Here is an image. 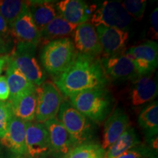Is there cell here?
<instances>
[{
	"instance_id": "obj_1",
	"label": "cell",
	"mask_w": 158,
	"mask_h": 158,
	"mask_svg": "<svg viewBox=\"0 0 158 158\" xmlns=\"http://www.w3.org/2000/svg\"><path fill=\"white\" fill-rule=\"evenodd\" d=\"M108 83L100 59L77 53L76 59L54 84L64 96L70 97L92 89L105 88Z\"/></svg>"
},
{
	"instance_id": "obj_2",
	"label": "cell",
	"mask_w": 158,
	"mask_h": 158,
	"mask_svg": "<svg viewBox=\"0 0 158 158\" xmlns=\"http://www.w3.org/2000/svg\"><path fill=\"white\" fill-rule=\"evenodd\" d=\"M70 102L90 121L100 124L108 117L113 106V98L106 88L80 92L69 98Z\"/></svg>"
},
{
	"instance_id": "obj_3",
	"label": "cell",
	"mask_w": 158,
	"mask_h": 158,
	"mask_svg": "<svg viewBox=\"0 0 158 158\" xmlns=\"http://www.w3.org/2000/svg\"><path fill=\"white\" fill-rule=\"evenodd\" d=\"M77 51L70 38H62L46 43L40 53V62L49 74L56 78L72 64Z\"/></svg>"
},
{
	"instance_id": "obj_4",
	"label": "cell",
	"mask_w": 158,
	"mask_h": 158,
	"mask_svg": "<svg viewBox=\"0 0 158 158\" xmlns=\"http://www.w3.org/2000/svg\"><path fill=\"white\" fill-rule=\"evenodd\" d=\"M36 48L34 45L15 42V48L7 56L29 81L39 86L45 82V75L37 59Z\"/></svg>"
},
{
	"instance_id": "obj_5",
	"label": "cell",
	"mask_w": 158,
	"mask_h": 158,
	"mask_svg": "<svg viewBox=\"0 0 158 158\" xmlns=\"http://www.w3.org/2000/svg\"><path fill=\"white\" fill-rule=\"evenodd\" d=\"M57 116L77 146L90 142L92 139L94 128L92 122L75 108L70 101H62Z\"/></svg>"
},
{
	"instance_id": "obj_6",
	"label": "cell",
	"mask_w": 158,
	"mask_h": 158,
	"mask_svg": "<svg viewBox=\"0 0 158 158\" xmlns=\"http://www.w3.org/2000/svg\"><path fill=\"white\" fill-rule=\"evenodd\" d=\"M37 108L35 118L37 122L44 124L58 115L63 101L62 95L54 83L43 82L37 86Z\"/></svg>"
},
{
	"instance_id": "obj_7",
	"label": "cell",
	"mask_w": 158,
	"mask_h": 158,
	"mask_svg": "<svg viewBox=\"0 0 158 158\" xmlns=\"http://www.w3.org/2000/svg\"><path fill=\"white\" fill-rule=\"evenodd\" d=\"M94 27H115L126 30L132 18L124 10L122 3L116 1H106L100 5L90 17Z\"/></svg>"
},
{
	"instance_id": "obj_8",
	"label": "cell",
	"mask_w": 158,
	"mask_h": 158,
	"mask_svg": "<svg viewBox=\"0 0 158 158\" xmlns=\"http://www.w3.org/2000/svg\"><path fill=\"white\" fill-rule=\"evenodd\" d=\"M131 59L138 77L152 73L158 64V45L155 40H147L124 51Z\"/></svg>"
},
{
	"instance_id": "obj_9",
	"label": "cell",
	"mask_w": 158,
	"mask_h": 158,
	"mask_svg": "<svg viewBox=\"0 0 158 158\" xmlns=\"http://www.w3.org/2000/svg\"><path fill=\"white\" fill-rule=\"evenodd\" d=\"M26 154L29 158H44L51 153L50 140L44 124L26 122Z\"/></svg>"
},
{
	"instance_id": "obj_10",
	"label": "cell",
	"mask_w": 158,
	"mask_h": 158,
	"mask_svg": "<svg viewBox=\"0 0 158 158\" xmlns=\"http://www.w3.org/2000/svg\"><path fill=\"white\" fill-rule=\"evenodd\" d=\"M10 28L12 37L15 42L27 43L37 47L41 42L40 31L33 21L28 2Z\"/></svg>"
},
{
	"instance_id": "obj_11",
	"label": "cell",
	"mask_w": 158,
	"mask_h": 158,
	"mask_svg": "<svg viewBox=\"0 0 158 158\" xmlns=\"http://www.w3.org/2000/svg\"><path fill=\"white\" fill-rule=\"evenodd\" d=\"M100 62L106 77L115 81H124L138 78L133 62L122 51L118 54L106 56Z\"/></svg>"
},
{
	"instance_id": "obj_12",
	"label": "cell",
	"mask_w": 158,
	"mask_h": 158,
	"mask_svg": "<svg viewBox=\"0 0 158 158\" xmlns=\"http://www.w3.org/2000/svg\"><path fill=\"white\" fill-rule=\"evenodd\" d=\"M73 37L78 53L97 57L102 52L96 29L88 21L77 26Z\"/></svg>"
},
{
	"instance_id": "obj_13",
	"label": "cell",
	"mask_w": 158,
	"mask_h": 158,
	"mask_svg": "<svg viewBox=\"0 0 158 158\" xmlns=\"http://www.w3.org/2000/svg\"><path fill=\"white\" fill-rule=\"evenodd\" d=\"M48 130L51 153L64 157L76 147V143L63 124L55 118L44 123Z\"/></svg>"
},
{
	"instance_id": "obj_14",
	"label": "cell",
	"mask_w": 158,
	"mask_h": 158,
	"mask_svg": "<svg viewBox=\"0 0 158 158\" xmlns=\"http://www.w3.org/2000/svg\"><path fill=\"white\" fill-rule=\"evenodd\" d=\"M96 31L102 52L106 56L118 54L124 51L129 39L127 31L106 27H98Z\"/></svg>"
},
{
	"instance_id": "obj_15",
	"label": "cell",
	"mask_w": 158,
	"mask_h": 158,
	"mask_svg": "<svg viewBox=\"0 0 158 158\" xmlns=\"http://www.w3.org/2000/svg\"><path fill=\"white\" fill-rule=\"evenodd\" d=\"M129 127L130 119L127 114L122 108H116L105 123L103 141L101 145L102 149L106 151Z\"/></svg>"
},
{
	"instance_id": "obj_16",
	"label": "cell",
	"mask_w": 158,
	"mask_h": 158,
	"mask_svg": "<svg viewBox=\"0 0 158 158\" xmlns=\"http://www.w3.org/2000/svg\"><path fill=\"white\" fill-rule=\"evenodd\" d=\"M26 122L13 115L7 131L0 141L2 145L19 155L26 154Z\"/></svg>"
},
{
	"instance_id": "obj_17",
	"label": "cell",
	"mask_w": 158,
	"mask_h": 158,
	"mask_svg": "<svg viewBox=\"0 0 158 158\" xmlns=\"http://www.w3.org/2000/svg\"><path fill=\"white\" fill-rule=\"evenodd\" d=\"M59 15L76 26L87 22L91 10L87 4L81 0H63L56 3Z\"/></svg>"
},
{
	"instance_id": "obj_18",
	"label": "cell",
	"mask_w": 158,
	"mask_h": 158,
	"mask_svg": "<svg viewBox=\"0 0 158 158\" xmlns=\"http://www.w3.org/2000/svg\"><path fill=\"white\" fill-rule=\"evenodd\" d=\"M157 93V82L152 73L138 77L130 92L131 103L135 106H141L154 100Z\"/></svg>"
},
{
	"instance_id": "obj_19",
	"label": "cell",
	"mask_w": 158,
	"mask_h": 158,
	"mask_svg": "<svg viewBox=\"0 0 158 158\" xmlns=\"http://www.w3.org/2000/svg\"><path fill=\"white\" fill-rule=\"evenodd\" d=\"M7 70H6V79L10 91L8 100H14L18 97L35 90L37 86L31 83L18 69L13 64L7 56Z\"/></svg>"
},
{
	"instance_id": "obj_20",
	"label": "cell",
	"mask_w": 158,
	"mask_h": 158,
	"mask_svg": "<svg viewBox=\"0 0 158 158\" xmlns=\"http://www.w3.org/2000/svg\"><path fill=\"white\" fill-rule=\"evenodd\" d=\"M37 89L14 100H8L15 117L24 122H32L35 118L37 108Z\"/></svg>"
},
{
	"instance_id": "obj_21",
	"label": "cell",
	"mask_w": 158,
	"mask_h": 158,
	"mask_svg": "<svg viewBox=\"0 0 158 158\" xmlns=\"http://www.w3.org/2000/svg\"><path fill=\"white\" fill-rule=\"evenodd\" d=\"M27 2L33 21L40 31L59 15L56 2L36 0Z\"/></svg>"
},
{
	"instance_id": "obj_22",
	"label": "cell",
	"mask_w": 158,
	"mask_h": 158,
	"mask_svg": "<svg viewBox=\"0 0 158 158\" xmlns=\"http://www.w3.org/2000/svg\"><path fill=\"white\" fill-rule=\"evenodd\" d=\"M77 26L70 23L58 15L40 31L41 42L46 44L55 40L69 38L73 36Z\"/></svg>"
},
{
	"instance_id": "obj_23",
	"label": "cell",
	"mask_w": 158,
	"mask_h": 158,
	"mask_svg": "<svg viewBox=\"0 0 158 158\" xmlns=\"http://www.w3.org/2000/svg\"><path fill=\"white\" fill-rule=\"evenodd\" d=\"M138 124L148 140L154 139L158 133V103L157 101L148 105L138 116Z\"/></svg>"
},
{
	"instance_id": "obj_24",
	"label": "cell",
	"mask_w": 158,
	"mask_h": 158,
	"mask_svg": "<svg viewBox=\"0 0 158 158\" xmlns=\"http://www.w3.org/2000/svg\"><path fill=\"white\" fill-rule=\"evenodd\" d=\"M140 144L139 138L133 127L127 128L106 151L104 158H114Z\"/></svg>"
},
{
	"instance_id": "obj_25",
	"label": "cell",
	"mask_w": 158,
	"mask_h": 158,
	"mask_svg": "<svg viewBox=\"0 0 158 158\" xmlns=\"http://www.w3.org/2000/svg\"><path fill=\"white\" fill-rule=\"evenodd\" d=\"M105 154L101 145L90 141L76 146L63 158H104Z\"/></svg>"
},
{
	"instance_id": "obj_26",
	"label": "cell",
	"mask_w": 158,
	"mask_h": 158,
	"mask_svg": "<svg viewBox=\"0 0 158 158\" xmlns=\"http://www.w3.org/2000/svg\"><path fill=\"white\" fill-rule=\"evenodd\" d=\"M27 4V1L0 0V15L7 21L9 27L19 16Z\"/></svg>"
},
{
	"instance_id": "obj_27",
	"label": "cell",
	"mask_w": 158,
	"mask_h": 158,
	"mask_svg": "<svg viewBox=\"0 0 158 158\" xmlns=\"http://www.w3.org/2000/svg\"><path fill=\"white\" fill-rule=\"evenodd\" d=\"M121 3L131 18L136 20H141L143 18L147 7L146 0H126Z\"/></svg>"
},
{
	"instance_id": "obj_28",
	"label": "cell",
	"mask_w": 158,
	"mask_h": 158,
	"mask_svg": "<svg viewBox=\"0 0 158 158\" xmlns=\"http://www.w3.org/2000/svg\"><path fill=\"white\" fill-rule=\"evenodd\" d=\"M13 116V114L10 102L8 101H0V139L7 131Z\"/></svg>"
},
{
	"instance_id": "obj_29",
	"label": "cell",
	"mask_w": 158,
	"mask_h": 158,
	"mask_svg": "<svg viewBox=\"0 0 158 158\" xmlns=\"http://www.w3.org/2000/svg\"><path fill=\"white\" fill-rule=\"evenodd\" d=\"M114 158H155V155L149 148L138 144Z\"/></svg>"
},
{
	"instance_id": "obj_30",
	"label": "cell",
	"mask_w": 158,
	"mask_h": 158,
	"mask_svg": "<svg viewBox=\"0 0 158 158\" xmlns=\"http://www.w3.org/2000/svg\"><path fill=\"white\" fill-rule=\"evenodd\" d=\"M149 35L152 40L158 39V9L157 7L154 10L150 18V27Z\"/></svg>"
},
{
	"instance_id": "obj_31",
	"label": "cell",
	"mask_w": 158,
	"mask_h": 158,
	"mask_svg": "<svg viewBox=\"0 0 158 158\" xmlns=\"http://www.w3.org/2000/svg\"><path fill=\"white\" fill-rule=\"evenodd\" d=\"M0 37L3 39L5 42L11 44L13 37L11 35L10 28L7 21L1 15H0Z\"/></svg>"
},
{
	"instance_id": "obj_32",
	"label": "cell",
	"mask_w": 158,
	"mask_h": 158,
	"mask_svg": "<svg viewBox=\"0 0 158 158\" xmlns=\"http://www.w3.org/2000/svg\"><path fill=\"white\" fill-rule=\"evenodd\" d=\"M10 97V91L6 76H0V101H6Z\"/></svg>"
},
{
	"instance_id": "obj_33",
	"label": "cell",
	"mask_w": 158,
	"mask_h": 158,
	"mask_svg": "<svg viewBox=\"0 0 158 158\" xmlns=\"http://www.w3.org/2000/svg\"><path fill=\"white\" fill-rule=\"evenodd\" d=\"M10 47V44L8 43L5 42L3 39L0 37V56L6 54L8 52Z\"/></svg>"
},
{
	"instance_id": "obj_34",
	"label": "cell",
	"mask_w": 158,
	"mask_h": 158,
	"mask_svg": "<svg viewBox=\"0 0 158 158\" xmlns=\"http://www.w3.org/2000/svg\"><path fill=\"white\" fill-rule=\"evenodd\" d=\"M7 62V55L0 56V75L2 73L3 69L6 66Z\"/></svg>"
},
{
	"instance_id": "obj_35",
	"label": "cell",
	"mask_w": 158,
	"mask_h": 158,
	"mask_svg": "<svg viewBox=\"0 0 158 158\" xmlns=\"http://www.w3.org/2000/svg\"><path fill=\"white\" fill-rule=\"evenodd\" d=\"M15 158H20V157H15Z\"/></svg>"
}]
</instances>
